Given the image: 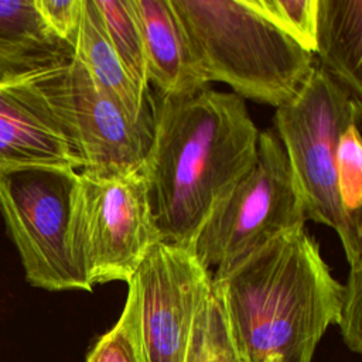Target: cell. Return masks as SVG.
Masks as SVG:
<instances>
[{
    "label": "cell",
    "mask_w": 362,
    "mask_h": 362,
    "mask_svg": "<svg viewBox=\"0 0 362 362\" xmlns=\"http://www.w3.org/2000/svg\"><path fill=\"white\" fill-rule=\"evenodd\" d=\"M83 0H35V6L48 28L62 41L75 47Z\"/></svg>",
    "instance_id": "obj_21"
},
{
    "label": "cell",
    "mask_w": 362,
    "mask_h": 362,
    "mask_svg": "<svg viewBox=\"0 0 362 362\" xmlns=\"http://www.w3.org/2000/svg\"><path fill=\"white\" fill-rule=\"evenodd\" d=\"M246 3L314 55L318 0H246Z\"/></svg>",
    "instance_id": "obj_18"
},
{
    "label": "cell",
    "mask_w": 362,
    "mask_h": 362,
    "mask_svg": "<svg viewBox=\"0 0 362 362\" xmlns=\"http://www.w3.org/2000/svg\"><path fill=\"white\" fill-rule=\"evenodd\" d=\"M78 170L30 165L0 170V211L18 250L25 280L48 291L93 288L72 255Z\"/></svg>",
    "instance_id": "obj_7"
},
{
    "label": "cell",
    "mask_w": 362,
    "mask_h": 362,
    "mask_svg": "<svg viewBox=\"0 0 362 362\" xmlns=\"http://www.w3.org/2000/svg\"><path fill=\"white\" fill-rule=\"evenodd\" d=\"M361 115V100L317 65L296 96L274 113V132L298 185L304 218L337 232L349 267H362V230L341 205L335 153L341 134L359 123Z\"/></svg>",
    "instance_id": "obj_4"
},
{
    "label": "cell",
    "mask_w": 362,
    "mask_h": 362,
    "mask_svg": "<svg viewBox=\"0 0 362 362\" xmlns=\"http://www.w3.org/2000/svg\"><path fill=\"white\" fill-rule=\"evenodd\" d=\"M160 240L141 170L78 171L72 255L92 288L109 281L129 283Z\"/></svg>",
    "instance_id": "obj_5"
},
{
    "label": "cell",
    "mask_w": 362,
    "mask_h": 362,
    "mask_svg": "<svg viewBox=\"0 0 362 362\" xmlns=\"http://www.w3.org/2000/svg\"><path fill=\"white\" fill-rule=\"evenodd\" d=\"M30 165L81 170L41 98L20 78L0 83V170Z\"/></svg>",
    "instance_id": "obj_10"
},
{
    "label": "cell",
    "mask_w": 362,
    "mask_h": 362,
    "mask_svg": "<svg viewBox=\"0 0 362 362\" xmlns=\"http://www.w3.org/2000/svg\"><path fill=\"white\" fill-rule=\"evenodd\" d=\"M86 362H144L137 296L129 284L124 308L117 322L88 352Z\"/></svg>",
    "instance_id": "obj_17"
},
{
    "label": "cell",
    "mask_w": 362,
    "mask_h": 362,
    "mask_svg": "<svg viewBox=\"0 0 362 362\" xmlns=\"http://www.w3.org/2000/svg\"><path fill=\"white\" fill-rule=\"evenodd\" d=\"M212 290L242 362H311L344 297L304 225L215 272Z\"/></svg>",
    "instance_id": "obj_2"
},
{
    "label": "cell",
    "mask_w": 362,
    "mask_h": 362,
    "mask_svg": "<svg viewBox=\"0 0 362 362\" xmlns=\"http://www.w3.org/2000/svg\"><path fill=\"white\" fill-rule=\"evenodd\" d=\"M361 301H362V267H349L338 325L342 339L352 352H362L361 332Z\"/></svg>",
    "instance_id": "obj_20"
},
{
    "label": "cell",
    "mask_w": 362,
    "mask_h": 362,
    "mask_svg": "<svg viewBox=\"0 0 362 362\" xmlns=\"http://www.w3.org/2000/svg\"><path fill=\"white\" fill-rule=\"evenodd\" d=\"M305 223L284 147L274 132L259 133L256 157L216 204L194 245L199 262L225 270L274 236Z\"/></svg>",
    "instance_id": "obj_6"
},
{
    "label": "cell",
    "mask_w": 362,
    "mask_h": 362,
    "mask_svg": "<svg viewBox=\"0 0 362 362\" xmlns=\"http://www.w3.org/2000/svg\"><path fill=\"white\" fill-rule=\"evenodd\" d=\"M151 141L141 165L163 242L194 249L216 204L256 157L260 130L232 92L204 88L182 98L148 90Z\"/></svg>",
    "instance_id": "obj_1"
},
{
    "label": "cell",
    "mask_w": 362,
    "mask_h": 362,
    "mask_svg": "<svg viewBox=\"0 0 362 362\" xmlns=\"http://www.w3.org/2000/svg\"><path fill=\"white\" fill-rule=\"evenodd\" d=\"M184 362H242L214 290L198 313Z\"/></svg>",
    "instance_id": "obj_16"
},
{
    "label": "cell",
    "mask_w": 362,
    "mask_h": 362,
    "mask_svg": "<svg viewBox=\"0 0 362 362\" xmlns=\"http://www.w3.org/2000/svg\"><path fill=\"white\" fill-rule=\"evenodd\" d=\"M86 171L141 170L151 141V115L139 122L72 59L24 76Z\"/></svg>",
    "instance_id": "obj_8"
},
{
    "label": "cell",
    "mask_w": 362,
    "mask_h": 362,
    "mask_svg": "<svg viewBox=\"0 0 362 362\" xmlns=\"http://www.w3.org/2000/svg\"><path fill=\"white\" fill-rule=\"evenodd\" d=\"M127 284L139 304L144 362H184L201 307L212 290V273L194 249L157 242Z\"/></svg>",
    "instance_id": "obj_9"
},
{
    "label": "cell",
    "mask_w": 362,
    "mask_h": 362,
    "mask_svg": "<svg viewBox=\"0 0 362 362\" xmlns=\"http://www.w3.org/2000/svg\"><path fill=\"white\" fill-rule=\"evenodd\" d=\"M337 187L341 205L351 223L362 230V144L358 123L341 134L335 153Z\"/></svg>",
    "instance_id": "obj_19"
},
{
    "label": "cell",
    "mask_w": 362,
    "mask_h": 362,
    "mask_svg": "<svg viewBox=\"0 0 362 362\" xmlns=\"http://www.w3.org/2000/svg\"><path fill=\"white\" fill-rule=\"evenodd\" d=\"M72 58L74 48L48 28L35 0L0 1V83Z\"/></svg>",
    "instance_id": "obj_12"
},
{
    "label": "cell",
    "mask_w": 362,
    "mask_h": 362,
    "mask_svg": "<svg viewBox=\"0 0 362 362\" xmlns=\"http://www.w3.org/2000/svg\"><path fill=\"white\" fill-rule=\"evenodd\" d=\"M206 82L274 107L290 102L314 55L247 6L246 0H170Z\"/></svg>",
    "instance_id": "obj_3"
},
{
    "label": "cell",
    "mask_w": 362,
    "mask_h": 362,
    "mask_svg": "<svg viewBox=\"0 0 362 362\" xmlns=\"http://www.w3.org/2000/svg\"><path fill=\"white\" fill-rule=\"evenodd\" d=\"M140 27L148 86L163 98H182L208 86L170 0H132Z\"/></svg>",
    "instance_id": "obj_11"
},
{
    "label": "cell",
    "mask_w": 362,
    "mask_h": 362,
    "mask_svg": "<svg viewBox=\"0 0 362 362\" xmlns=\"http://www.w3.org/2000/svg\"><path fill=\"white\" fill-rule=\"evenodd\" d=\"M74 57L93 83L110 96L130 119L139 122L151 115L148 93H141L126 72L107 38L95 0H83Z\"/></svg>",
    "instance_id": "obj_13"
},
{
    "label": "cell",
    "mask_w": 362,
    "mask_h": 362,
    "mask_svg": "<svg viewBox=\"0 0 362 362\" xmlns=\"http://www.w3.org/2000/svg\"><path fill=\"white\" fill-rule=\"evenodd\" d=\"M314 54L317 66L361 100L362 0H318Z\"/></svg>",
    "instance_id": "obj_14"
},
{
    "label": "cell",
    "mask_w": 362,
    "mask_h": 362,
    "mask_svg": "<svg viewBox=\"0 0 362 362\" xmlns=\"http://www.w3.org/2000/svg\"><path fill=\"white\" fill-rule=\"evenodd\" d=\"M107 38L126 72L144 95L148 93L143 38L132 0H95Z\"/></svg>",
    "instance_id": "obj_15"
}]
</instances>
